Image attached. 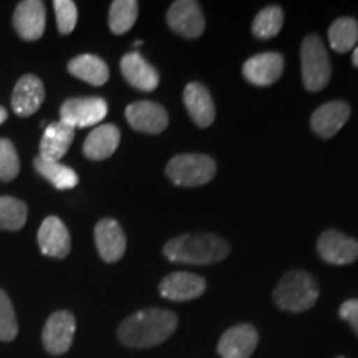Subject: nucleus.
I'll return each instance as SVG.
<instances>
[{"instance_id": "f257e3e1", "label": "nucleus", "mask_w": 358, "mask_h": 358, "mask_svg": "<svg viewBox=\"0 0 358 358\" xmlns=\"http://www.w3.org/2000/svg\"><path fill=\"white\" fill-rule=\"evenodd\" d=\"M178 327V315L166 308H145L122 322L118 338L131 348H150L163 343Z\"/></svg>"}, {"instance_id": "f03ea898", "label": "nucleus", "mask_w": 358, "mask_h": 358, "mask_svg": "<svg viewBox=\"0 0 358 358\" xmlns=\"http://www.w3.org/2000/svg\"><path fill=\"white\" fill-rule=\"evenodd\" d=\"M229 244L211 232H189L169 241L163 248L168 261L191 266H211L229 254Z\"/></svg>"}, {"instance_id": "7ed1b4c3", "label": "nucleus", "mask_w": 358, "mask_h": 358, "mask_svg": "<svg viewBox=\"0 0 358 358\" xmlns=\"http://www.w3.org/2000/svg\"><path fill=\"white\" fill-rule=\"evenodd\" d=\"M319 295V285L308 272L290 271L279 280L272 297L282 310L299 313L315 306Z\"/></svg>"}, {"instance_id": "20e7f679", "label": "nucleus", "mask_w": 358, "mask_h": 358, "mask_svg": "<svg viewBox=\"0 0 358 358\" xmlns=\"http://www.w3.org/2000/svg\"><path fill=\"white\" fill-rule=\"evenodd\" d=\"M302 80L308 92H320L332 77V65L327 48L319 35L310 34L303 38L301 47Z\"/></svg>"}, {"instance_id": "39448f33", "label": "nucleus", "mask_w": 358, "mask_h": 358, "mask_svg": "<svg viewBox=\"0 0 358 358\" xmlns=\"http://www.w3.org/2000/svg\"><path fill=\"white\" fill-rule=\"evenodd\" d=\"M166 174L176 186H203L216 174V161L208 155H178L168 163Z\"/></svg>"}, {"instance_id": "423d86ee", "label": "nucleus", "mask_w": 358, "mask_h": 358, "mask_svg": "<svg viewBox=\"0 0 358 358\" xmlns=\"http://www.w3.org/2000/svg\"><path fill=\"white\" fill-rule=\"evenodd\" d=\"M108 105L103 98H70L60 108V122L71 128L95 127L105 120Z\"/></svg>"}, {"instance_id": "0eeeda50", "label": "nucleus", "mask_w": 358, "mask_h": 358, "mask_svg": "<svg viewBox=\"0 0 358 358\" xmlns=\"http://www.w3.org/2000/svg\"><path fill=\"white\" fill-rule=\"evenodd\" d=\"M77 322L70 312L60 310L48 317L43 327L42 343L50 355H64L73 343Z\"/></svg>"}, {"instance_id": "6e6552de", "label": "nucleus", "mask_w": 358, "mask_h": 358, "mask_svg": "<svg viewBox=\"0 0 358 358\" xmlns=\"http://www.w3.org/2000/svg\"><path fill=\"white\" fill-rule=\"evenodd\" d=\"M168 25L173 32L186 38H198L204 32V15L198 2L192 0H178L171 3L168 10Z\"/></svg>"}, {"instance_id": "1a4fd4ad", "label": "nucleus", "mask_w": 358, "mask_h": 358, "mask_svg": "<svg viewBox=\"0 0 358 358\" xmlns=\"http://www.w3.org/2000/svg\"><path fill=\"white\" fill-rule=\"evenodd\" d=\"M317 250L325 262L347 266L358 259V241L338 231H325L317 241Z\"/></svg>"}, {"instance_id": "9d476101", "label": "nucleus", "mask_w": 358, "mask_h": 358, "mask_svg": "<svg viewBox=\"0 0 358 358\" xmlns=\"http://www.w3.org/2000/svg\"><path fill=\"white\" fill-rule=\"evenodd\" d=\"M127 120L129 127L136 131L148 134H159L166 129L169 116L163 106L155 101H136L128 105Z\"/></svg>"}, {"instance_id": "9b49d317", "label": "nucleus", "mask_w": 358, "mask_h": 358, "mask_svg": "<svg viewBox=\"0 0 358 358\" xmlns=\"http://www.w3.org/2000/svg\"><path fill=\"white\" fill-rule=\"evenodd\" d=\"M38 248L43 256L53 259H65L70 254L71 239L66 226L62 219L57 216H48L40 226L38 234Z\"/></svg>"}, {"instance_id": "f8f14e48", "label": "nucleus", "mask_w": 358, "mask_h": 358, "mask_svg": "<svg viewBox=\"0 0 358 358\" xmlns=\"http://www.w3.org/2000/svg\"><path fill=\"white\" fill-rule=\"evenodd\" d=\"M45 24L47 12L45 3L40 0H24L13 12V29L24 40H38L45 32Z\"/></svg>"}, {"instance_id": "ddd939ff", "label": "nucleus", "mask_w": 358, "mask_h": 358, "mask_svg": "<svg viewBox=\"0 0 358 358\" xmlns=\"http://www.w3.org/2000/svg\"><path fill=\"white\" fill-rule=\"evenodd\" d=\"M257 343V330L249 324H241L224 332L217 343V353L221 358H250Z\"/></svg>"}, {"instance_id": "4468645a", "label": "nucleus", "mask_w": 358, "mask_h": 358, "mask_svg": "<svg viewBox=\"0 0 358 358\" xmlns=\"http://www.w3.org/2000/svg\"><path fill=\"white\" fill-rule=\"evenodd\" d=\"M206 292V280L191 272H173L159 284V294L173 302L194 301Z\"/></svg>"}, {"instance_id": "2eb2a0df", "label": "nucleus", "mask_w": 358, "mask_h": 358, "mask_svg": "<svg viewBox=\"0 0 358 358\" xmlns=\"http://www.w3.org/2000/svg\"><path fill=\"white\" fill-rule=\"evenodd\" d=\"M282 71H284V57L275 52L250 57L243 66L245 80L256 87H268L275 83L280 78Z\"/></svg>"}, {"instance_id": "dca6fc26", "label": "nucleus", "mask_w": 358, "mask_h": 358, "mask_svg": "<svg viewBox=\"0 0 358 358\" xmlns=\"http://www.w3.org/2000/svg\"><path fill=\"white\" fill-rule=\"evenodd\" d=\"M352 108L345 101H329L313 111L310 127L315 134L324 140H329L345 127L350 118Z\"/></svg>"}, {"instance_id": "f3484780", "label": "nucleus", "mask_w": 358, "mask_h": 358, "mask_svg": "<svg viewBox=\"0 0 358 358\" xmlns=\"http://www.w3.org/2000/svg\"><path fill=\"white\" fill-rule=\"evenodd\" d=\"M95 243L105 262H118L127 250V236L115 219H101L95 226Z\"/></svg>"}, {"instance_id": "a211bd4d", "label": "nucleus", "mask_w": 358, "mask_h": 358, "mask_svg": "<svg viewBox=\"0 0 358 358\" xmlns=\"http://www.w3.org/2000/svg\"><path fill=\"white\" fill-rule=\"evenodd\" d=\"M45 100V90L42 80L35 75H24L15 88H13L12 95V108L13 113H17L22 118L25 116H32L37 113Z\"/></svg>"}, {"instance_id": "6ab92c4d", "label": "nucleus", "mask_w": 358, "mask_h": 358, "mask_svg": "<svg viewBox=\"0 0 358 358\" xmlns=\"http://www.w3.org/2000/svg\"><path fill=\"white\" fill-rule=\"evenodd\" d=\"M122 73L133 88L141 92H153L159 85V73L150 62H146L138 52H129L120 64Z\"/></svg>"}, {"instance_id": "aec40b11", "label": "nucleus", "mask_w": 358, "mask_h": 358, "mask_svg": "<svg viewBox=\"0 0 358 358\" xmlns=\"http://www.w3.org/2000/svg\"><path fill=\"white\" fill-rule=\"evenodd\" d=\"M182 100L192 122L201 128L211 127L216 118V108H214L211 93L204 85L196 82L187 83L182 93Z\"/></svg>"}, {"instance_id": "412c9836", "label": "nucleus", "mask_w": 358, "mask_h": 358, "mask_svg": "<svg viewBox=\"0 0 358 358\" xmlns=\"http://www.w3.org/2000/svg\"><path fill=\"white\" fill-rule=\"evenodd\" d=\"M122 133L115 124H100L85 140L83 153L88 159L101 161L110 158L120 146Z\"/></svg>"}, {"instance_id": "4be33fe9", "label": "nucleus", "mask_w": 358, "mask_h": 358, "mask_svg": "<svg viewBox=\"0 0 358 358\" xmlns=\"http://www.w3.org/2000/svg\"><path fill=\"white\" fill-rule=\"evenodd\" d=\"M75 138V128L64 122L50 123L45 128L42 141H40V156L42 158L60 161L70 150Z\"/></svg>"}, {"instance_id": "5701e85b", "label": "nucleus", "mask_w": 358, "mask_h": 358, "mask_svg": "<svg viewBox=\"0 0 358 358\" xmlns=\"http://www.w3.org/2000/svg\"><path fill=\"white\" fill-rule=\"evenodd\" d=\"M69 71L75 78L83 80L93 87H101L110 78L108 65L100 57L90 55V53L78 55L73 60H70Z\"/></svg>"}, {"instance_id": "b1692460", "label": "nucleus", "mask_w": 358, "mask_h": 358, "mask_svg": "<svg viewBox=\"0 0 358 358\" xmlns=\"http://www.w3.org/2000/svg\"><path fill=\"white\" fill-rule=\"evenodd\" d=\"M34 168L40 176H43L50 185H53L60 191L73 189L78 185V174L70 166H65V164L58 163V161L42 158L38 155L34 159Z\"/></svg>"}, {"instance_id": "393cba45", "label": "nucleus", "mask_w": 358, "mask_h": 358, "mask_svg": "<svg viewBox=\"0 0 358 358\" xmlns=\"http://www.w3.org/2000/svg\"><path fill=\"white\" fill-rule=\"evenodd\" d=\"M330 47L338 53L352 50L358 42V22L352 17H342L335 20L329 29Z\"/></svg>"}, {"instance_id": "a878e982", "label": "nucleus", "mask_w": 358, "mask_h": 358, "mask_svg": "<svg viewBox=\"0 0 358 358\" xmlns=\"http://www.w3.org/2000/svg\"><path fill=\"white\" fill-rule=\"evenodd\" d=\"M138 19V2L134 0H115L110 7L108 25L115 35H123L133 29Z\"/></svg>"}, {"instance_id": "bb28decb", "label": "nucleus", "mask_w": 358, "mask_h": 358, "mask_svg": "<svg viewBox=\"0 0 358 358\" xmlns=\"http://www.w3.org/2000/svg\"><path fill=\"white\" fill-rule=\"evenodd\" d=\"M29 209L24 201L0 196V231H19L24 227Z\"/></svg>"}, {"instance_id": "cd10ccee", "label": "nucleus", "mask_w": 358, "mask_h": 358, "mask_svg": "<svg viewBox=\"0 0 358 358\" xmlns=\"http://www.w3.org/2000/svg\"><path fill=\"white\" fill-rule=\"evenodd\" d=\"M284 25V12L280 7L271 6L262 8L252 22V34L261 40L274 38Z\"/></svg>"}, {"instance_id": "c85d7f7f", "label": "nucleus", "mask_w": 358, "mask_h": 358, "mask_svg": "<svg viewBox=\"0 0 358 358\" xmlns=\"http://www.w3.org/2000/svg\"><path fill=\"white\" fill-rule=\"evenodd\" d=\"M19 334L15 312L8 295L0 289V342H12Z\"/></svg>"}, {"instance_id": "c756f323", "label": "nucleus", "mask_w": 358, "mask_h": 358, "mask_svg": "<svg viewBox=\"0 0 358 358\" xmlns=\"http://www.w3.org/2000/svg\"><path fill=\"white\" fill-rule=\"evenodd\" d=\"M20 171V161L10 140L0 138V181H12Z\"/></svg>"}, {"instance_id": "7c9ffc66", "label": "nucleus", "mask_w": 358, "mask_h": 358, "mask_svg": "<svg viewBox=\"0 0 358 358\" xmlns=\"http://www.w3.org/2000/svg\"><path fill=\"white\" fill-rule=\"evenodd\" d=\"M53 8H55L58 32L62 35L73 32L78 20V8L75 6V2H71V0H55Z\"/></svg>"}, {"instance_id": "2f4dec72", "label": "nucleus", "mask_w": 358, "mask_h": 358, "mask_svg": "<svg viewBox=\"0 0 358 358\" xmlns=\"http://www.w3.org/2000/svg\"><path fill=\"white\" fill-rule=\"evenodd\" d=\"M338 315L352 327L358 337V299H348L340 306Z\"/></svg>"}, {"instance_id": "473e14b6", "label": "nucleus", "mask_w": 358, "mask_h": 358, "mask_svg": "<svg viewBox=\"0 0 358 358\" xmlns=\"http://www.w3.org/2000/svg\"><path fill=\"white\" fill-rule=\"evenodd\" d=\"M6 120H7V110L3 108V106H0V124L6 123Z\"/></svg>"}, {"instance_id": "72a5a7b5", "label": "nucleus", "mask_w": 358, "mask_h": 358, "mask_svg": "<svg viewBox=\"0 0 358 358\" xmlns=\"http://www.w3.org/2000/svg\"><path fill=\"white\" fill-rule=\"evenodd\" d=\"M352 64L357 66L358 69V47H355V50H353V55H352Z\"/></svg>"}, {"instance_id": "f704fd0d", "label": "nucleus", "mask_w": 358, "mask_h": 358, "mask_svg": "<svg viewBox=\"0 0 358 358\" xmlns=\"http://www.w3.org/2000/svg\"><path fill=\"white\" fill-rule=\"evenodd\" d=\"M140 45H143V40H136V42H134V47H140Z\"/></svg>"}, {"instance_id": "c9c22d12", "label": "nucleus", "mask_w": 358, "mask_h": 358, "mask_svg": "<svg viewBox=\"0 0 358 358\" xmlns=\"http://www.w3.org/2000/svg\"><path fill=\"white\" fill-rule=\"evenodd\" d=\"M337 358H347V357H337Z\"/></svg>"}]
</instances>
